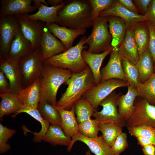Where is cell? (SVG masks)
<instances>
[{
    "instance_id": "obj_1",
    "label": "cell",
    "mask_w": 155,
    "mask_h": 155,
    "mask_svg": "<svg viewBox=\"0 0 155 155\" xmlns=\"http://www.w3.org/2000/svg\"><path fill=\"white\" fill-rule=\"evenodd\" d=\"M92 11L89 0L65 1L64 5L57 12L56 24L74 30L90 28L93 26L94 22Z\"/></svg>"
},
{
    "instance_id": "obj_2",
    "label": "cell",
    "mask_w": 155,
    "mask_h": 155,
    "mask_svg": "<svg viewBox=\"0 0 155 155\" xmlns=\"http://www.w3.org/2000/svg\"><path fill=\"white\" fill-rule=\"evenodd\" d=\"M64 84L68 87L57 102L55 106L56 108L70 110L86 91L96 85L89 66L79 73H73Z\"/></svg>"
},
{
    "instance_id": "obj_3",
    "label": "cell",
    "mask_w": 155,
    "mask_h": 155,
    "mask_svg": "<svg viewBox=\"0 0 155 155\" xmlns=\"http://www.w3.org/2000/svg\"><path fill=\"white\" fill-rule=\"evenodd\" d=\"M73 73L68 69L43 64L39 77L40 101H46L55 106L57 102L56 97L58 89L71 77Z\"/></svg>"
},
{
    "instance_id": "obj_4",
    "label": "cell",
    "mask_w": 155,
    "mask_h": 155,
    "mask_svg": "<svg viewBox=\"0 0 155 155\" xmlns=\"http://www.w3.org/2000/svg\"><path fill=\"white\" fill-rule=\"evenodd\" d=\"M87 38L86 36H83L76 45L63 52L43 60V63L66 69L73 73L82 71L88 66L82 55Z\"/></svg>"
},
{
    "instance_id": "obj_5",
    "label": "cell",
    "mask_w": 155,
    "mask_h": 155,
    "mask_svg": "<svg viewBox=\"0 0 155 155\" xmlns=\"http://www.w3.org/2000/svg\"><path fill=\"white\" fill-rule=\"evenodd\" d=\"M107 22V16H99L94 20L92 32L87 38L86 44L89 45L88 51L99 54L113 47Z\"/></svg>"
},
{
    "instance_id": "obj_6",
    "label": "cell",
    "mask_w": 155,
    "mask_h": 155,
    "mask_svg": "<svg viewBox=\"0 0 155 155\" xmlns=\"http://www.w3.org/2000/svg\"><path fill=\"white\" fill-rule=\"evenodd\" d=\"M18 64L22 76V88L32 84L42 73L43 64L40 46L22 58Z\"/></svg>"
},
{
    "instance_id": "obj_7",
    "label": "cell",
    "mask_w": 155,
    "mask_h": 155,
    "mask_svg": "<svg viewBox=\"0 0 155 155\" xmlns=\"http://www.w3.org/2000/svg\"><path fill=\"white\" fill-rule=\"evenodd\" d=\"M128 82L123 80L112 79L100 83L86 91L82 97L86 99L95 110L101 102L118 88L128 86Z\"/></svg>"
},
{
    "instance_id": "obj_8",
    "label": "cell",
    "mask_w": 155,
    "mask_h": 155,
    "mask_svg": "<svg viewBox=\"0 0 155 155\" xmlns=\"http://www.w3.org/2000/svg\"><path fill=\"white\" fill-rule=\"evenodd\" d=\"M121 94L113 92L100 103L102 110L99 111L95 110L92 116L98 124L113 123L125 126V123L120 119L118 111V100Z\"/></svg>"
},
{
    "instance_id": "obj_9",
    "label": "cell",
    "mask_w": 155,
    "mask_h": 155,
    "mask_svg": "<svg viewBox=\"0 0 155 155\" xmlns=\"http://www.w3.org/2000/svg\"><path fill=\"white\" fill-rule=\"evenodd\" d=\"M27 14L15 16L22 33L35 49L40 46L43 28L46 24L41 21L29 19L27 16Z\"/></svg>"
},
{
    "instance_id": "obj_10",
    "label": "cell",
    "mask_w": 155,
    "mask_h": 155,
    "mask_svg": "<svg viewBox=\"0 0 155 155\" xmlns=\"http://www.w3.org/2000/svg\"><path fill=\"white\" fill-rule=\"evenodd\" d=\"M139 98L135 102L134 111L125 126L147 125L155 127V106Z\"/></svg>"
},
{
    "instance_id": "obj_11",
    "label": "cell",
    "mask_w": 155,
    "mask_h": 155,
    "mask_svg": "<svg viewBox=\"0 0 155 155\" xmlns=\"http://www.w3.org/2000/svg\"><path fill=\"white\" fill-rule=\"evenodd\" d=\"M19 29L15 15L0 17V58L6 59L11 42Z\"/></svg>"
},
{
    "instance_id": "obj_12",
    "label": "cell",
    "mask_w": 155,
    "mask_h": 155,
    "mask_svg": "<svg viewBox=\"0 0 155 155\" xmlns=\"http://www.w3.org/2000/svg\"><path fill=\"white\" fill-rule=\"evenodd\" d=\"M110 57L106 65L100 70V83L112 79L127 81L123 68L118 48L114 47L110 53Z\"/></svg>"
},
{
    "instance_id": "obj_13",
    "label": "cell",
    "mask_w": 155,
    "mask_h": 155,
    "mask_svg": "<svg viewBox=\"0 0 155 155\" xmlns=\"http://www.w3.org/2000/svg\"><path fill=\"white\" fill-rule=\"evenodd\" d=\"M71 138V142L67 148L68 152L71 151L74 144L79 141L86 144L90 152L96 155H114L111 147L105 142L102 135L91 138L84 136L78 131Z\"/></svg>"
},
{
    "instance_id": "obj_14",
    "label": "cell",
    "mask_w": 155,
    "mask_h": 155,
    "mask_svg": "<svg viewBox=\"0 0 155 155\" xmlns=\"http://www.w3.org/2000/svg\"><path fill=\"white\" fill-rule=\"evenodd\" d=\"M34 50L31 42L19 29L11 42L5 59L18 63L22 58Z\"/></svg>"
},
{
    "instance_id": "obj_15",
    "label": "cell",
    "mask_w": 155,
    "mask_h": 155,
    "mask_svg": "<svg viewBox=\"0 0 155 155\" xmlns=\"http://www.w3.org/2000/svg\"><path fill=\"white\" fill-rule=\"evenodd\" d=\"M99 16H114L123 20L129 27L139 22L148 21L145 16L131 12L123 7L118 0H114L112 6L108 9L101 11Z\"/></svg>"
},
{
    "instance_id": "obj_16",
    "label": "cell",
    "mask_w": 155,
    "mask_h": 155,
    "mask_svg": "<svg viewBox=\"0 0 155 155\" xmlns=\"http://www.w3.org/2000/svg\"><path fill=\"white\" fill-rule=\"evenodd\" d=\"M40 46L42 61L67 50L62 42L50 32L46 25L43 28Z\"/></svg>"
},
{
    "instance_id": "obj_17",
    "label": "cell",
    "mask_w": 155,
    "mask_h": 155,
    "mask_svg": "<svg viewBox=\"0 0 155 155\" xmlns=\"http://www.w3.org/2000/svg\"><path fill=\"white\" fill-rule=\"evenodd\" d=\"M0 70L9 80L11 92L18 95L22 88V81L18 63L0 58Z\"/></svg>"
},
{
    "instance_id": "obj_18",
    "label": "cell",
    "mask_w": 155,
    "mask_h": 155,
    "mask_svg": "<svg viewBox=\"0 0 155 155\" xmlns=\"http://www.w3.org/2000/svg\"><path fill=\"white\" fill-rule=\"evenodd\" d=\"M32 0H1L0 17L28 13L38 9Z\"/></svg>"
},
{
    "instance_id": "obj_19",
    "label": "cell",
    "mask_w": 155,
    "mask_h": 155,
    "mask_svg": "<svg viewBox=\"0 0 155 155\" xmlns=\"http://www.w3.org/2000/svg\"><path fill=\"white\" fill-rule=\"evenodd\" d=\"M127 88V93L125 94H121L117 102L119 117L125 124L134 112L135 102L138 96L136 88L129 85Z\"/></svg>"
},
{
    "instance_id": "obj_20",
    "label": "cell",
    "mask_w": 155,
    "mask_h": 155,
    "mask_svg": "<svg viewBox=\"0 0 155 155\" xmlns=\"http://www.w3.org/2000/svg\"><path fill=\"white\" fill-rule=\"evenodd\" d=\"M46 26L62 42L67 50L73 46V41L77 37L84 35L86 32V29H72L60 26L55 22L46 24Z\"/></svg>"
},
{
    "instance_id": "obj_21",
    "label": "cell",
    "mask_w": 155,
    "mask_h": 155,
    "mask_svg": "<svg viewBox=\"0 0 155 155\" xmlns=\"http://www.w3.org/2000/svg\"><path fill=\"white\" fill-rule=\"evenodd\" d=\"M18 96L23 106L37 108L40 96L39 77L28 87L25 88H22Z\"/></svg>"
},
{
    "instance_id": "obj_22",
    "label": "cell",
    "mask_w": 155,
    "mask_h": 155,
    "mask_svg": "<svg viewBox=\"0 0 155 155\" xmlns=\"http://www.w3.org/2000/svg\"><path fill=\"white\" fill-rule=\"evenodd\" d=\"M120 56L125 58L136 65L139 58L137 46L131 28H127L125 37L118 48Z\"/></svg>"
},
{
    "instance_id": "obj_23",
    "label": "cell",
    "mask_w": 155,
    "mask_h": 155,
    "mask_svg": "<svg viewBox=\"0 0 155 155\" xmlns=\"http://www.w3.org/2000/svg\"><path fill=\"white\" fill-rule=\"evenodd\" d=\"M113 47L100 53L94 54L84 49L82 53V58L90 68L92 73L96 85L101 80L100 68L102 63L106 57L112 51Z\"/></svg>"
},
{
    "instance_id": "obj_24",
    "label": "cell",
    "mask_w": 155,
    "mask_h": 155,
    "mask_svg": "<svg viewBox=\"0 0 155 155\" xmlns=\"http://www.w3.org/2000/svg\"><path fill=\"white\" fill-rule=\"evenodd\" d=\"M108 28L111 36V45L118 48L122 42L128 28L124 21L116 16H107Z\"/></svg>"
},
{
    "instance_id": "obj_25",
    "label": "cell",
    "mask_w": 155,
    "mask_h": 155,
    "mask_svg": "<svg viewBox=\"0 0 155 155\" xmlns=\"http://www.w3.org/2000/svg\"><path fill=\"white\" fill-rule=\"evenodd\" d=\"M65 1L62 4L54 6H48L41 3L38 11L32 14H27L28 18L33 20H39L48 24L52 23H57V13L58 11L64 5Z\"/></svg>"
},
{
    "instance_id": "obj_26",
    "label": "cell",
    "mask_w": 155,
    "mask_h": 155,
    "mask_svg": "<svg viewBox=\"0 0 155 155\" xmlns=\"http://www.w3.org/2000/svg\"><path fill=\"white\" fill-rule=\"evenodd\" d=\"M130 27L132 30L140 56L148 48L149 31L146 21L137 22Z\"/></svg>"
},
{
    "instance_id": "obj_27",
    "label": "cell",
    "mask_w": 155,
    "mask_h": 155,
    "mask_svg": "<svg viewBox=\"0 0 155 155\" xmlns=\"http://www.w3.org/2000/svg\"><path fill=\"white\" fill-rule=\"evenodd\" d=\"M141 83L148 80L154 73V65L151 53L148 48L140 57L136 64Z\"/></svg>"
},
{
    "instance_id": "obj_28",
    "label": "cell",
    "mask_w": 155,
    "mask_h": 155,
    "mask_svg": "<svg viewBox=\"0 0 155 155\" xmlns=\"http://www.w3.org/2000/svg\"><path fill=\"white\" fill-rule=\"evenodd\" d=\"M0 119L1 121L5 115L15 113L23 106L18 96L11 92L0 93Z\"/></svg>"
},
{
    "instance_id": "obj_29",
    "label": "cell",
    "mask_w": 155,
    "mask_h": 155,
    "mask_svg": "<svg viewBox=\"0 0 155 155\" xmlns=\"http://www.w3.org/2000/svg\"><path fill=\"white\" fill-rule=\"evenodd\" d=\"M56 109L61 117V127L65 134L71 138L79 131L78 123L75 116L74 106L70 110Z\"/></svg>"
},
{
    "instance_id": "obj_30",
    "label": "cell",
    "mask_w": 155,
    "mask_h": 155,
    "mask_svg": "<svg viewBox=\"0 0 155 155\" xmlns=\"http://www.w3.org/2000/svg\"><path fill=\"white\" fill-rule=\"evenodd\" d=\"M42 140L54 146L59 145L68 147L71 142L72 138L65 134L60 126L51 125Z\"/></svg>"
},
{
    "instance_id": "obj_31",
    "label": "cell",
    "mask_w": 155,
    "mask_h": 155,
    "mask_svg": "<svg viewBox=\"0 0 155 155\" xmlns=\"http://www.w3.org/2000/svg\"><path fill=\"white\" fill-rule=\"evenodd\" d=\"M22 113L28 114L40 123L42 127L39 132L37 133L30 131V132L32 133L34 135L33 139L34 142H40L43 137L48 131L50 124L42 118L37 108H36L23 106L20 110L12 115L11 117L13 118L15 117L18 114Z\"/></svg>"
},
{
    "instance_id": "obj_32",
    "label": "cell",
    "mask_w": 155,
    "mask_h": 155,
    "mask_svg": "<svg viewBox=\"0 0 155 155\" xmlns=\"http://www.w3.org/2000/svg\"><path fill=\"white\" fill-rule=\"evenodd\" d=\"M37 109L42 117L49 124L61 126L60 114L55 106L44 100L40 101Z\"/></svg>"
},
{
    "instance_id": "obj_33",
    "label": "cell",
    "mask_w": 155,
    "mask_h": 155,
    "mask_svg": "<svg viewBox=\"0 0 155 155\" xmlns=\"http://www.w3.org/2000/svg\"><path fill=\"white\" fill-rule=\"evenodd\" d=\"M121 125L109 123L98 124L99 131L106 143L111 147L113 145L117 136L122 131Z\"/></svg>"
},
{
    "instance_id": "obj_34",
    "label": "cell",
    "mask_w": 155,
    "mask_h": 155,
    "mask_svg": "<svg viewBox=\"0 0 155 155\" xmlns=\"http://www.w3.org/2000/svg\"><path fill=\"white\" fill-rule=\"evenodd\" d=\"M123 71L127 82L134 88H137L141 84L139 71L136 65L123 57L120 56Z\"/></svg>"
},
{
    "instance_id": "obj_35",
    "label": "cell",
    "mask_w": 155,
    "mask_h": 155,
    "mask_svg": "<svg viewBox=\"0 0 155 155\" xmlns=\"http://www.w3.org/2000/svg\"><path fill=\"white\" fill-rule=\"evenodd\" d=\"M74 106L78 123L91 119L95 110L92 105L83 97L76 102Z\"/></svg>"
},
{
    "instance_id": "obj_36",
    "label": "cell",
    "mask_w": 155,
    "mask_h": 155,
    "mask_svg": "<svg viewBox=\"0 0 155 155\" xmlns=\"http://www.w3.org/2000/svg\"><path fill=\"white\" fill-rule=\"evenodd\" d=\"M137 97L144 99L152 104H155V74L154 73L145 82L137 88Z\"/></svg>"
},
{
    "instance_id": "obj_37",
    "label": "cell",
    "mask_w": 155,
    "mask_h": 155,
    "mask_svg": "<svg viewBox=\"0 0 155 155\" xmlns=\"http://www.w3.org/2000/svg\"><path fill=\"white\" fill-rule=\"evenodd\" d=\"M130 135L136 137H141L147 139L155 146V127L149 125H142L127 127Z\"/></svg>"
},
{
    "instance_id": "obj_38",
    "label": "cell",
    "mask_w": 155,
    "mask_h": 155,
    "mask_svg": "<svg viewBox=\"0 0 155 155\" xmlns=\"http://www.w3.org/2000/svg\"><path fill=\"white\" fill-rule=\"evenodd\" d=\"M78 131L84 136L91 138L98 137V124L95 119H90L78 123Z\"/></svg>"
},
{
    "instance_id": "obj_39",
    "label": "cell",
    "mask_w": 155,
    "mask_h": 155,
    "mask_svg": "<svg viewBox=\"0 0 155 155\" xmlns=\"http://www.w3.org/2000/svg\"><path fill=\"white\" fill-rule=\"evenodd\" d=\"M16 132V130L8 128L0 123V154L4 153L10 149V146L7 143V141Z\"/></svg>"
},
{
    "instance_id": "obj_40",
    "label": "cell",
    "mask_w": 155,
    "mask_h": 155,
    "mask_svg": "<svg viewBox=\"0 0 155 155\" xmlns=\"http://www.w3.org/2000/svg\"><path fill=\"white\" fill-rule=\"evenodd\" d=\"M92 8V15L93 20L99 16L100 12L111 7L113 4L114 0H89Z\"/></svg>"
},
{
    "instance_id": "obj_41",
    "label": "cell",
    "mask_w": 155,
    "mask_h": 155,
    "mask_svg": "<svg viewBox=\"0 0 155 155\" xmlns=\"http://www.w3.org/2000/svg\"><path fill=\"white\" fill-rule=\"evenodd\" d=\"M128 145L127 135L122 132L117 136L111 149L114 155H120Z\"/></svg>"
},
{
    "instance_id": "obj_42",
    "label": "cell",
    "mask_w": 155,
    "mask_h": 155,
    "mask_svg": "<svg viewBox=\"0 0 155 155\" xmlns=\"http://www.w3.org/2000/svg\"><path fill=\"white\" fill-rule=\"evenodd\" d=\"M149 31L148 49L151 53L155 65V27L148 21H146Z\"/></svg>"
},
{
    "instance_id": "obj_43",
    "label": "cell",
    "mask_w": 155,
    "mask_h": 155,
    "mask_svg": "<svg viewBox=\"0 0 155 155\" xmlns=\"http://www.w3.org/2000/svg\"><path fill=\"white\" fill-rule=\"evenodd\" d=\"M139 12L141 15L145 16L147 12L152 0H134Z\"/></svg>"
},
{
    "instance_id": "obj_44",
    "label": "cell",
    "mask_w": 155,
    "mask_h": 155,
    "mask_svg": "<svg viewBox=\"0 0 155 155\" xmlns=\"http://www.w3.org/2000/svg\"><path fill=\"white\" fill-rule=\"evenodd\" d=\"M0 93L11 92L10 84L5 74L0 71Z\"/></svg>"
},
{
    "instance_id": "obj_45",
    "label": "cell",
    "mask_w": 155,
    "mask_h": 155,
    "mask_svg": "<svg viewBox=\"0 0 155 155\" xmlns=\"http://www.w3.org/2000/svg\"><path fill=\"white\" fill-rule=\"evenodd\" d=\"M145 16L148 21L155 26V0H152L148 11Z\"/></svg>"
},
{
    "instance_id": "obj_46",
    "label": "cell",
    "mask_w": 155,
    "mask_h": 155,
    "mask_svg": "<svg viewBox=\"0 0 155 155\" xmlns=\"http://www.w3.org/2000/svg\"><path fill=\"white\" fill-rule=\"evenodd\" d=\"M120 3L129 10L137 14H139L138 10L131 0H118Z\"/></svg>"
},
{
    "instance_id": "obj_47",
    "label": "cell",
    "mask_w": 155,
    "mask_h": 155,
    "mask_svg": "<svg viewBox=\"0 0 155 155\" xmlns=\"http://www.w3.org/2000/svg\"><path fill=\"white\" fill-rule=\"evenodd\" d=\"M142 150L144 155H155V146L148 145L142 147Z\"/></svg>"
},
{
    "instance_id": "obj_48",
    "label": "cell",
    "mask_w": 155,
    "mask_h": 155,
    "mask_svg": "<svg viewBox=\"0 0 155 155\" xmlns=\"http://www.w3.org/2000/svg\"><path fill=\"white\" fill-rule=\"evenodd\" d=\"M136 138L138 144L140 145L142 147L150 144L155 146L152 142L147 139L141 137H138Z\"/></svg>"
},
{
    "instance_id": "obj_49",
    "label": "cell",
    "mask_w": 155,
    "mask_h": 155,
    "mask_svg": "<svg viewBox=\"0 0 155 155\" xmlns=\"http://www.w3.org/2000/svg\"><path fill=\"white\" fill-rule=\"evenodd\" d=\"M46 1L50 6H56L63 3L64 1L62 0H47Z\"/></svg>"
},
{
    "instance_id": "obj_50",
    "label": "cell",
    "mask_w": 155,
    "mask_h": 155,
    "mask_svg": "<svg viewBox=\"0 0 155 155\" xmlns=\"http://www.w3.org/2000/svg\"><path fill=\"white\" fill-rule=\"evenodd\" d=\"M33 2L34 3V5L37 7L38 9L41 3L47 6L49 5L47 1L45 0H33Z\"/></svg>"
},
{
    "instance_id": "obj_51",
    "label": "cell",
    "mask_w": 155,
    "mask_h": 155,
    "mask_svg": "<svg viewBox=\"0 0 155 155\" xmlns=\"http://www.w3.org/2000/svg\"><path fill=\"white\" fill-rule=\"evenodd\" d=\"M86 155H91L90 151L88 150L86 153Z\"/></svg>"
},
{
    "instance_id": "obj_52",
    "label": "cell",
    "mask_w": 155,
    "mask_h": 155,
    "mask_svg": "<svg viewBox=\"0 0 155 155\" xmlns=\"http://www.w3.org/2000/svg\"><path fill=\"white\" fill-rule=\"evenodd\" d=\"M154 73L155 74V65L154 66Z\"/></svg>"
},
{
    "instance_id": "obj_53",
    "label": "cell",
    "mask_w": 155,
    "mask_h": 155,
    "mask_svg": "<svg viewBox=\"0 0 155 155\" xmlns=\"http://www.w3.org/2000/svg\"></svg>"
},
{
    "instance_id": "obj_54",
    "label": "cell",
    "mask_w": 155,
    "mask_h": 155,
    "mask_svg": "<svg viewBox=\"0 0 155 155\" xmlns=\"http://www.w3.org/2000/svg\"></svg>"
}]
</instances>
